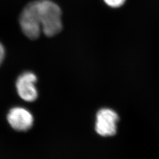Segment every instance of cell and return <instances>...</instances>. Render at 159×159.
I'll list each match as a JSON object with an SVG mask.
<instances>
[{
    "label": "cell",
    "instance_id": "obj_1",
    "mask_svg": "<svg viewBox=\"0 0 159 159\" xmlns=\"http://www.w3.org/2000/svg\"><path fill=\"white\" fill-rule=\"evenodd\" d=\"M61 10L50 0H35L24 7L20 16L31 27L47 37H53L62 30Z\"/></svg>",
    "mask_w": 159,
    "mask_h": 159
},
{
    "label": "cell",
    "instance_id": "obj_2",
    "mask_svg": "<svg viewBox=\"0 0 159 159\" xmlns=\"http://www.w3.org/2000/svg\"><path fill=\"white\" fill-rule=\"evenodd\" d=\"M118 114L111 109L102 108L97 113L95 129L102 137L113 136L117 132Z\"/></svg>",
    "mask_w": 159,
    "mask_h": 159
},
{
    "label": "cell",
    "instance_id": "obj_3",
    "mask_svg": "<svg viewBox=\"0 0 159 159\" xmlns=\"http://www.w3.org/2000/svg\"><path fill=\"white\" fill-rule=\"evenodd\" d=\"M37 77L35 74L26 71L21 74L16 81V89L19 95L24 101L32 102L38 97V91L35 86Z\"/></svg>",
    "mask_w": 159,
    "mask_h": 159
},
{
    "label": "cell",
    "instance_id": "obj_5",
    "mask_svg": "<svg viewBox=\"0 0 159 159\" xmlns=\"http://www.w3.org/2000/svg\"><path fill=\"white\" fill-rule=\"evenodd\" d=\"M104 2L112 8H118L123 6L125 0H104Z\"/></svg>",
    "mask_w": 159,
    "mask_h": 159
},
{
    "label": "cell",
    "instance_id": "obj_6",
    "mask_svg": "<svg viewBox=\"0 0 159 159\" xmlns=\"http://www.w3.org/2000/svg\"><path fill=\"white\" fill-rule=\"evenodd\" d=\"M5 57V50L2 44L0 43V65L2 63Z\"/></svg>",
    "mask_w": 159,
    "mask_h": 159
},
{
    "label": "cell",
    "instance_id": "obj_4",
    "mask_svg": "<svg viewBox=\"0 0 159 159\" xmlns=\"http://www.w3.org/2000/svg\"><path fill=\"white\" fill-rule=\"evenodd\" d=\"M7 121L12 128L18 131L30 129L34 123V117L28 110L21 107L11 108L7 114Z\"/></svg>",
    "mask_w": 159,
    "mask_h": 159
}]
</instances>
